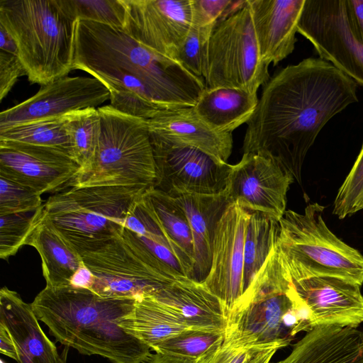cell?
<instances>
[{
	"instance_id": "6da1fadb",
	"label": "cell",
	"mask_w": 363,
	"mask_h": 363,
	"mask_svg": "<svg viewBox=\"0 0 363 363\" xmlns=\"http://www.w3.org/2000/svg\"><path fill=\"white\" fill-rule=\"evenodd\" d=\"M264 85L247 123L243 153L267 157L300 182L306 155L321 129L358 101L357 84L329 62L309 57Z\"/></svg>"
},
{
	"instance_id": "7a4b0ae2",
	"label": "cell",
	"mask_w": 363,
	"mask_h": 363,
	"mask_svg": "<svg viewBox=\"0 0 363 363\" xmlns=\"http://www.w3.org/2000/svg\"><path fill=\"white\" fill-rule=\"evenodd\" d=\"M136 299L103 297L84 288L45 286L31 303L38 319L62 345L113 363H143L150 348L117 320L130 314Z\"/></svg>"
},
{
	"instance_id": "3957f363",
	"label": "cell",
	"mask_w": 363,
	"mask_h": 363,
	"mask_svg": "<svg viewBox=\"0 0 363 363\" xmlns=\"http://www.w3.org/2000/svg\"><path fill=\"white\" fill-rule=\"evenodd\" d=\"M313 328L310 311L282 264L278 246L229 313L225 338L247 345L281 343Z\"/></svg>"
},
{
	"instance_id": "277c9868",
	"label": "cell",
	"mask_w": 363,
	"mask_h": 363,
	"mask_svg": "<svg viewBox=\"0 0 363 363\" xmlns=\"http://www.w3.org/2000/svg\"><path fill=\"white\" fill-rule=\"evenodd\" d=\"M74 52L128 70L140 78L167 109L194 106L206 88L204 79L179 62L148 50L123 30L78 20Z\"/></svg>"
},
{
	"instance_id": "5b68a950",
	"label": "cell",
	"mask_w": 363,
	"mask_h": 363,
	"mask_svg": "<svg viewBox=\"0 0 363 363\" xmlns=\"http://www.w3.org/2000/svg\"><path fill=\"white\" fill-rule=\"evenodd\" d=\"M76 22L56 0H0V25L32 84L45 85L74 69Z\"/></svg>"
},
{
	"instance_id": "8992f818",
	"label": "cell",
	"mask_w": 363,
	"mask_h": 363,
	"mask_svg": "<svg viewBox=\"0 0 363 363\" xmlns=\"http://www.w3.org/2000/svg\"><path fill=\"white\" fill-rule=\"evenodd\" d=\"M324 206L308 204L303 213L286 211L279 220L277 246L292 281L335 277L362 286L363 255L326 225Z\"/></svg>"
},
{
	"instance_id": "52a82bcc",
	"label": "cell",
	"mask_w": 363,
	"mask_h": 363,
	"mask_svg": "<svg viewBox=\"0 0 363 363\" xmlns=\"http://www.w3.org/2000/svg\"><path fill=\"white\" fill-rule=\"evenodd\" d=\"M141 186H72L50 196L45 213L55 228L82 255L119 236Z\"/></svg>"
},
{
	"instance_id": "ba28073f",
	"label": "cell",
	"mask_w": 363,
	"mask_h": 363,
	"mask_svg": "<svg viewBox=\"0 0 363 363\" xmlns=\"http://www.w3.org/2000/svg\"><path fill=\"white\" fill-rule=\"evenodd\" d=\"M97 108L101 128L96 155L72 186H154L155 162L147 121L110 104Z\"/></svg>"
},
{
	"instance_id": "9c48e42d",
	"label": "cell",
	"mask_w": 363,
	"mask_h": 363,
	"mask_svg": "<svg viewBox=\"0 0 363 363\" xmlns=\"http://www.w3.org/2000/svg\"><path fill=\"white\" fill-rule=\"evenodd\" d=\"M81 256L94 277L91 290L103 297L137 300L152 296L186 277L162 263L125 227L101 248Z\"/></svg>"
},
{
	"instance_id": "30bf717a",
	"label": "cell",
	"mask_w": 363,
	"mask_h": 363,
	"mask_svg": "<svg viewBox=\"0 0 363 363\" xmlns=\"http://www.w3.org/2000/svg\"><path fill=\"white\" fill-rule=\"evenodd\" d=\"M261 60L247 0L219 20L207 43L202 77L206 88L233 87L257 92L269 78Z\"/></svg>"
},
{
	"instance_id": "8fae6325",
	"label": "cell",
	"mask_w": 363,
	"mask_h": 363,
	"mask_svg": "<svg viewBox=\"0 0 363 363\" xmlns=\"http://www.w3.org/2000/svg\"><path fill=\"white\" fill-rule=\"evenodd\" d=\"M298 32L363 86V0H305Z\"/></svg>"
},
{
	"instance_id": "7c38bea8",
	"label": "cell",
	"mask_w": 363,
	"mask_h": 363,
	"mask_svg": "<svg viewBox=\"0 0 363 363\" xmlns=\"http://www.w3.org/2000/svg\"><path fill=\"white\" fill-rule=\"evenodd\" d=\"M150 140L156 169L154 188L172 197L225 192L231 164L218 163L191 147L168 144L151 137Z\"/></svg>"
},
{
	"instance_id": "4fadbf2b",
	"label": "cell",
	"mask_w": 363,
	"mask_h": 363,
	"mask_svg": "<svg viewBox=\"0 0 363 363\" xmlns=\"http://www.w3.org/2000/svg\"><path fill=\"white\" fill-rule=\"evenodd\" d=\"M251 211L228 203L215 229L209 272L202 281L221 302L227 318L243 294L244 245Z\"/></svg>"
},
{
	"instance_id": "5bb4252c",
	"label": "cell",
	"mask_w": 363,
	"mask_h": 363,
	"mask_svg": "<svg viewBox=\"0 0 363 363\" xmlns=\"http://www.w3.org/2000/svg\"><path fill=\"white\" fill-rule=\"evenodd\" d=\"M294 177L273 160L255 153H243L230 165L225 194L251 211L279 222L286 212V194Z\"/></svg>"
},
{
	"instance_id": "9a60e30c",
	"label": "cell",
	"mask_w": 363,
	"mask_h": 363,
	"mask_svg": "<svg viewBox=\"0 0 363 363\" xmlns=\"http://www.w3.org/2000/svg\"><path fill=\"white\" fill-rule=\"evenodd\" d=\"M80 171L65 150L0 140V177L40 195L71 187Z\"/></svg>"
},
{
	"instance_id": "2e32d148",
	"label": "cell",
	"mask_w": 363,
	"mask_h": 363,
	"mask_svg": "<svg viewBox=\"0 0 363 363\" xmlns=\"http://www.w3.org/2000/svg\"><path fill=\"white\" fill-rule=\"evenodd\" d=\"M123 1V30L153 52L177 61L179 50L191 26V0Z\"/></svg>"
},
{
	"instance_id": "e0dca14e",
	"label": "cell",
	"mask_w": 363,
	"mask_h": 363,
	"mask_svg": "<svg viewBox=\"0 0 363 363\" xmlns=\"http://www.w3.org/2000/svg\"><path fill=\"white\" fill-rule=\"evenodd\" d=\"M109 99L108 89L99 79L66 75L41 86L30 98L1 111L0 128L85 108H97Z\"/></svg>"
},
{
	"instance_id": "ac0fdd59",
	"label": "cell",
	"mask_w": 363,
	"mask_h": 363,
	"mask_svg": "<svg viewBox=\"0 0 363 363\" xmlns=\"http://www.w3.org/2000/svg\"><path fill=\"white\" fill-rule=\"evenodd\" d=\"M311 313V325L357 328L363 323V295L359 284L335 277L292 281Z\"/></svg>"
},
{
	"instance_id": "d6986e66",
	"label": "cell",
	"mask_w": 363,
	"mask_h": 363,
	"mask_svg": "<svg viewBox=\"0 0 363 363\" xmlns=\"http://www.w3.org/2000/svg\"><path fill=\"white\" fill-rule=\"evenodd\" d=\"M151 138L191 147L225 164L233 148L232 133L218 132L201 120L193 107L164 110L146 120Z\"/></svg>"
},
{
	"instance_id": "ffe728a7",
	"label": "cell",
	"mask_w": 363,
	"mask_h": 363,
	"mask_svg": "<svg viewBox=\"0 0 363 363\" xmlns=\"http://www.w3.org/2000/svg\"><path fill=\"white\" fill-rule=\"evenodd\" d=\"M262 61L277 65L295 48L305 0H247Z\"/></svg>"
},
{
	"instance_id": "44dd1931",
	"label": "cell",
	"mask_w": 363,
	"mask_h": 363,
	"mask_svg": "<svg viewBox=\"0 0 363 363\" xmlns=\"http://www.w3.org/2000/svg\"><path fill=\"white\" fill-rule=\"evenodd\" d=\"M0 324L12 337L18 363H63L55 343L41 328L31 303L6 286L0 291Z\"/></svg>"
},
{
	"instance_id": "7402d4cb",
	"label": "cell",
	"mask_w": 363,
	"mask_h": 363,
	"mask_svg": "<svg viewBox=\"0 0 363 363\" xmlns=\"http://www.w3.org/2000/svg\"><path fill=\"white\" fill-rule=\"evenodd\" d=\"M152 296L166 306L188 328L225 332V311L202 281L183 277Z\"/></svg>"
},
{
	"instance_id": "603a6c76",
	"label": "cell",
	"mask_w": 363,
	"mask_h": 363,
	"mask_svg": "<svg viewBox=\"0 0 363 363\" xmlns=\"http://www.w3.org/2000/svg\"><path fill=\"white\" fill-rule=\"evenodd\" d=\"M277 363H363V332L350 327L315 326Z\"/></svg>"
},
{
	"instance_id": "cb8c5ba5",
	"label": "cell",
	"mask_w": 363,
	"mask_h": 363,
	"mask_svg": "<svg viewBox=\"0 0 363 363\" xmlns=\"http://www.w3.org/2000/svg\"><path fill=\"white\" fill-rule=\"evenodd\" d=\"M186 213L194 240L193 279L202 281L211 264L216 224L228 201L225 192L216 195L183 194L174 197Z\"/></svg>"
},
{
	"instance_id": "d4e9b609",
	"label": "cell",
	"mask_w": 363,
	"mask_h": 363,
	"mask_svg": "<svg viewBox=\"0 0 363 363\" xmlns=\"http://www.w3.org/2000/svg\"><path fill=\"white\" fill-rule=\"evenodd\" d=\"M26 245L35 247L40 255L48 287L69 286L75 274L84 265L80 254L55 228L45 213Z\"/></svg>"
},
{
	"instance_id": "484cf974",
	"label": "cell",
	"mask_w": 363,
	"mask_h": 363,
	"mask_svg": "<svg viewBox=\"0 0 363 363\" xmlns=\"http://www.w3.org/2000/svg\"><path fill=\"white\" fill-rule=\"evenodd\" d=\"M257 92L233 88H206L194 106L197 116L211 128L232 133L247 123L258 104Z\"/></svg>"
},
{
	"instance_id": "4316f807",
	"label": "cell",
	"mask_w": 363,
	"mask_h": 363,
	"mask_svg": "<svg viewBox=\"0 0 363 363\" xmlns=\"http://www.w3.org/2000/svg\"><path fill=\"white\" fill-rule=\"evenodd\" d=\"M116 322L126 333L150 349L155 344L188 328L154 296L137 299L133 311Z\"/></svg>"
},
{
	"instance_id": "83f0119b",
	"label": "cell",
	"mask_w": 363,
	"mask_h": 363,
	"mask_svg": "<svg viewBox=\"0 0 363 363\" xmlns=\"http://www.w3.org/2000/svg\"><path fill=\"white\" fill-rule=\"evenodd\" d=\"M279 233L278 221L261 213L251 212L244 245L243 293L276 249Z\"/></svg>"
},
{
	"instance_id": "f1b7e54d",
	"label": "cell",
	"mask_w": 363,
	"mask_h": 363,
	"mask_svg": "<svg viewBox=\"0 0 363 363\" xmlns=\"http://www.w3.org/2000/svg\"><path fill=\"white\" fill-rule=\"evenodd\" d=\"M143 197L165 235L194 262V246L187 216L174 198L155 188L147 189Z\"/></svg>"
},
{
	"instance_id": "f546056e",
	"label": "cell",
	"mask_w": 363,
	"mask_h": 363,
	"mask_svg": "<svg viewBox=\"0 0 363 363\" xmlns=\"http://www.w3.org/2000/svg\"><path fill=\"white\" fill-rule=\"evenodd\" d=\"M67 116V131L73 157L81 167L80 174L87 172L94 161L101 135V117L96 108L73 111Z\"/></svg>"
},
{
	"instance_id": "4dcf8cb0",
	"label": "cell",
	"mask_w": 363,
	"mask_h": 363,
	"mask_svg": "<svg viewBox=\"0 0 363 363\" xmlns=\"http://www.w3.org/2000/svg\"><path fill=\"white\" fill-rule=\"evenodd\" d=\"M67 116V113L0 128V140L59 148L72 155L66 128Z\"/></svg>"
},
{
	"instance_id": "1f68e13d",
	"label": "cell",
	"mask_w": 363,
	"mask_h": 363,
	"mask_svg": "<svg viewBox=\"0 0 363 363\" xmlns=\"http://www.w3.org/2000/svg\"><path fill=\"white\" fill-rule=\"evenodd\" d=\"M143 194L130 208L125 222V227L173 252L182 264L186 277L192 279L194 261L162 231L154 213L144 200Z\"/></svg>"
},
{
	"instance_id": "d6a6232c",
	"label": "cell",
	"mask_w": 363,
	"mask_h": 363,
	"mask_svg": "<svg viewBox=\"0 0 363 363\" xmlns=\"http://www.w3.org/2000/svg\"><path fill=\"white\" fill-rule=\"evenodd\" d=\"M70 18L89 21L123 30L125 7L123 0H56Z\"/></svg>"
},
{
	"instance_id": "836d02e7",
	"label": "cell",
	"mask_w": 363,
	"mask_h": 363,
	"mask_svg": "<svg viewBox=\"0 0 363 363\" xmlns=\"http://www.w3.org/2000/svg\"><path fill=\"white\" fill-rule=\"evenodd\" d=\"M224 337L223 331L187 328L155 344L151 349L157 353L196 360Z\"/></svg>"
},
{
	"instance_id": "e575fe53",
	"label": "cell",
	"mask_w": 363,
	"mask_h": 363,
	"mask_svg": "<svg viewBox=\"0 0 363 363\" xmlns=\"http://www.w3.org/2000/svg\"><path fill=\"white\" fill-rule=\"evenodd\" d=\"M45 214L44 203L36 210L0 215V258L14 255L24 245Z\"/></svg>"
},
{
	"instance_id": "d590c367",
	"label": "cell",
	"mask_w": 363,
	"mask_h": 363,
	"mask_svg": "<svg viewBox=\"0 0 363 363\" xmlns=\"http://www.w3.org/2000/svg\"><path fill=\"white\" fill-rule=\"evenodd\" d=\"M363 209V145L335 199L333 213L342 219Z\"/></svg>"
},
{
	"instance_id": "8d00e7d4",
	"label": "cell",
	"mask_w": 363,
	"mask_h": 363,
	"mask_svg": "<svg viewBox=\"0 0 363 363\" xmlns=\"http://www.w3.org/2000/svg\"><path fill=\"white\" fill-rule=\"evenodd\" d=\"M216 25H191L177 54V61L191 73L200 78H203L206 48Z\"/></svg>"
},
{
	"instance_id": "74e56055",
	"label": "cell",
	"mask_w": 363,
	"mask_h": 363,
	"mask_svg": "<svg viewBox=\"0 0 363 363\" xmlns=\"http://www.w3.org/2000/svg\"><path fill=\"white\" fill-rule=\"evenodd\" d=\"M43 205L41 195L35 191L0 177V215L32 211Z\"/></svg>"
},
{
	"instance_id": "f35d334b",
	"label": "cell",
	"mask_w": 363,
	"mask_h": 363,
	"mask_svg": "<svg viewBox=\"0 0 363 363\" xmlns=\"http://www.w3.org/2000/svg\"><path fill=\"white\" fill-rule=\"evenodd\" d=\"M273 344L275 343L247 345L224 337L222 342L196 359V363H247L257 353Z\"/></svg>"
},
{
	"instance_id": "ab89813d",
	"label": "cell",
	"mask_w": 363,
	"mask_h": 363,
	"mask_svg": "<svg viewBox=\"0 0 363 363\" xmlns=\"http://www.w3.org/2000/svg\"><path fill=\"white\" fill-rule=\"evenodd\" d=\"M245 1L191 0V25L204 26L217 22L240 8Z\"/></svg>"
},
{
	"instance_id": "60d3db41",
	"label": "cell",
	"mask_w": 363,
	"mask_h": 363,
	"mask_svg": "<svg viewBox=\"0 0 363 363\" xmlns=\"http://www.w3.org/2000/svg\"><path fill=\"white\" fill-rule=\"evenodd\" d=\"M26 76L19 57L0 50V101L6 96L18 79Z\"/></svg>"
},
{
	"instance_id": "b9f144b4",
	"label": "cell",
	"mask_w": 363,
	"mask_h": 363,
	"mask_svg": "<svg viewBox=\"0 0 363 363\" xmlns=\"http://www.w3.org/2000/svg\"><path fill=\"white\" fill-rule=\"evenodd\" d=\"M0 352L17 362L18 355L14 342L7 330L0 324Z\"/></svg>"
},
{
	"instance_id": "7bdbcfd3",
	"label": "cell",
	"mask_w": 363,
	"mask_h": 363,
	"mask_svg": "<svg viewBox=\"0 0 363 363\" xmlns=\"http://www.w3.org/2000/svg\"><path fill=\"white\" fill-rule=\"evenodd\" d=\"M143 363H196V360L155 352Z\"/></svg>"
},
{
	"instance_id": "ee69618b",
	"label": "cell",
	"mask_w": 363,
	"mask_h": 363,
	"mask_svg": "<svg viewBox=\"0 0 363 363\" xmlns=\"http://www.w3.org/2000/svg\"><path fill=\"white\" fill-rule=\"evenodd\" d=\"M0 50L18 56L14 40L1 25H0Z\"/></svg>"
},
{
	"instance_id": "f6af8a7d",
	"label": "cell",
	"mask_w": 363,
	"mask_h": 363,
	"mask_svg": "<svg viewBox=\"0 0 363 363\" xmlns=\"http://www.w3.org/2000/svg\"><path fill=\"white\" fill-rule=\"evenodd\" d=\"M282 347V344L275 343L262 350L252 357L247 363H269L270 359L275 352Z\"/></svg>"
},
{
	"instance_id": "bcb514c9",
	"label": "cell",
	"mask_w": 363,
	"mask_h": 363,
	"mask_svg": "<svg viewBox=\"0 0 363 363\" xmlns=\"http://www.w3.org/2000/svg\"><path fill=\"white\" fill-rule=\"evenodd\" d=\"M1 363H5L3 359L1 360Z\"/></svg>"
}]
</instances>
